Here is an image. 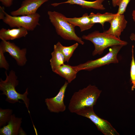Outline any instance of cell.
<instances>
[{
	"mask_svg": "<svg viewBox=\"0 0 135 135\" xmlns=\"http://www.w3.org/2000/svg\"><path fill=\"white\" fill-rule=\"evenodd\" d=\"M117 14L106 12L103 14L97 13L95 14L92 12L89 15V17L92 23L100 24L103 28L105 23L109 22L117 15Z\"/></svg>",
	"mask_w": 135,
	"mask_h": 135,
	"instance_id": "cell-18",
	"label": "cell"
},
{
	"mask_svg": "<svg viewBox=\"0 0 135 135\" xmlns=\"http://www.w3.org/2000/svg\"><path fill=\"white\" fill-rule=\"evenodd\" d=\"M18 135H26V134L21 127L20 130Z\"/></svg>",
	"mask_w": 135,
	"mask_h": 135,
	"instance_id": "cell-28",
	"label": "cell"
},
{
	"mask_svg": "<svg viewBox=\"0 0 135 135\" xmlns=\"http://www.w3.org/2000/svg\"><path fill=\"white\" fill-rule=\"evenodd\" d=\"M4 8V6H0V19L2 20L5 16Z\"/></svg>",
	"mask_w": 135,
	"mask_h": 135,
	"instance_id": "cell-25",
	"label": "cell"
},
{
	"mask_svg": "<svg viewBox=\"0 0 135 135\" xmlns=\"http://www.w3.org/2000/svg\"><path fill=\"white\" fill-rule=\"evenodd\" d=\"M5 16L2 20L5 24L11 28L23 27L28 31H32L38 26L39 23L40 14H35L20 16H12L6 12Z\"/></svg>",
	"mask_w": 135,
	"mask_h": 135,
	"instance_id": "cell-6",
	"label": "cell"
},
{
	"mask_svg": "<svg viewBox=\"0 0 135 135\" xmlns=\"http://www.w3.org/2000/svg\"><path fill=\"white\" fill-rule=\"evenodd\" d=\"M131 0H119L118 6V8L117 12L118 14H123L125 12L128 5Z\"/></svg>",
	"mask_w": 135,
	"mask_h": 135,
	"instance_id": "cell-22",
	"label": "cell"
},
{
	"mask_svg": "<svg viewBox=\"0 0 135 135\" xmlns=\"http://www.w3.org/2000/svg\"><path fill=\"white\" fill-rule=\"evenodd\" d=\"M66 20L74 26H78L82 32L91 28L94 24L92 22L88 14L86 13L80 17L65 18Z\"/></svg>",
	"mask_w": 135,
	"mask_h": 135,
	"instance_id": "cell-15",
	"label": "cell"
},
{
	"mask_svg": "<svg viewBox=\"0 0 135 135\" xmlns=\"http://www.w3.org/2000/svg\"><path fill=\"white\" fill-rule=\"evenodd\" d=\"M52 58L50 60V65L52 71L54 72L59 67L64 64V56L56 44L54 46L51 53Z\"/></svg>",
	"mask_w": 135,
	"mask_h": 135,
	"instance_id": "cell-17",
	"label": "cell"
},
{
	"mask_svg": "<svg viewBox=\"0 0 135 135\" xmlns=\"http://www.w3.org/2000/svg\"><path fill=\"white\" fill-rule=\"evenodd\" d=\"M102 91L96 86L90 84L75 92L69 102L68 106L69 111L71 113H76L85 107L94 106Z\"/></svg>",
	"mask_w": 135,
	"mask_h": 135,
	"instance_id": "cell-1",
	"label": "cell"
},
{
	"mask_svg": "<svg viewBox=\"0 0 135 135\" xmlns=\"http://www.w3.org/2000/svg\"><path fill=\"white\" fill-rule=\"evenodd\" d=\"M49 0H24L20 7L16 10L10 12L12 16L32 14L36 13L38 8Z\"/></svg>",
	"mask_w": 135,
	"mask_h": 135,
	"instance_id": "cell-10",
	"label": "cell"
},
{
	"mask_svg": "<svg viewBox=\"0 0 135 135\" xmlns=\"http://www.w3.org/2000/svg\"><path fill=\"white\" fill-rule=\"evenodd\" d=\"M0 48L4 53H8L16 60L18 66H23L26 64L27 60L26 48L21 49L14 43L4 40L1 42Z\"/></svg>",
	"mask_w": 135,
	"mask_h": 135,
	"instance_id": "cell-8",
	"label": "cell"
},
{
	"mask_svg": "<svg viewBox=\"0 0 135 135\" xmlns=\"http://www.w3.org/2000/svg\"><path fill=\"white\" fill-rule=\"evenodd\" d=\"M6 78L4 80L2 78L0 79V90L2 92L1 94L6 96L5 100L7 102L14 104L22 100L29 112L28 109L30 104V99L28 97V88H27L25 92L23 94L18 93L16 88L19 84V81L15 72L11 70L8 74L6 71L5 72Z\"/></svg>",
	"mask_w": 135,
	"mask_h": 135,
	"instance_id": "cell-2",
	"label": "cell"
},
{
	"mask_svg": "<svg viewBox=\"0 0 135 135\" xmlns=\"http://www.w3.org/2000/svg\"><path fill=\"white\" fill-rule=\"evenodd\" d=\"M28 31L23 27L11 29L2 28L0 30V38L6 41L20 38L26 37L28 34Z\"/></svg>",
	"mask_w": 135,
	"mask_h": 135,
	"instance_id": "cell-13",
	"label": "cell"
},
{
	"mask_svg": "<svg viewBox=\"0 0 135 135\" xmlns=\"http://www.w3.org/2000/svg\"><path fill=\"white\" fill-rule=\"evenodd\" d=\"M4 53L1 48H0V68L7 70L9 69L10 65L6 58Z\"/></svg>",
	"mask_w": 135,
	"mask_h": 135,
	"instance_id": "cell-23",
	"label": "cell"
},
{
	"mask_svg": "<svg viewBox=\"0 0 135 135\" xmlns=\"http://www.w3.org/2000/svg\"><path fill=\"white\" fill-rule=\"evenodd\" d=\"M47 14L50 22L58 35L64 40H74L82 45L84 44L82 38L76 34L75 26L66 20L64 16L54 11H49Z\"/></svg>",
	"mask_w": 135,
	"mask_h": 135,
	"instance_id": "cell-3",
	"label": "cell"
},
{
	"mask_svg": "<svg viewBox=\"0 0 135 135\" xmlns=\"http://www.w3.org/2000/svg\"><path fill=\"white\" fill-rule=\"evenodd\" d=\"M68 83L66 81L55 96L46 98L45 102L48 110L51 112L58 113L64 112L66 106L64 102L65 92Z\"/></svg>",
	"mask_w": 135,
	"mask_h": 135,
	"instance_id": "cell-9",
	"label": "cell"
},
{
	"mask_svg": "<svg viewBox=\"0 0 135 135\" xmlns=\"http://www.w3.org/2000/svg\"><path fill=\"white\" fill-rule=\"evenodd\" d=\"M54 72L64 78L69 83L75 79L78 72L72 66L64 64L59 67Z\"/></svg>",
	"mask_w": 135,
	"mask_h": 135,
	"instance_id": "cell-16",
	"label": "cell"
},
{
	"mask_svg": "<svg viewBox=\"0 0 135 135\" xmlns=\"http://www.w3.org/2000/svg\"><path fill=\"white\" fill-rule=\"evenodd\" d=\"M56 44L63 54L64 57L65 62H68L74 51L78 46V42L70 46H63L60 42H58Z\"/></svg>",
	"mask_w": 135,
	"mask_h": 135,
	"instance_id": "cell-19",
	"label": "cell"
},
{
	"mask_svg": "<svg viewBox=\"0 0 135 135\" xmlns=\"http://www.w3.org/2000/svg\"><path fill=\"white\" fill-rule=\"evenodd\" d=\"M13 111L10 109L0 108V127L6 125L12 114Z\"/></svg>",
	"mask_w": 135,
	"mask_h": 135,
	"instance_id": "cell-20",
	"label": "cell"
},
{
	"mask_svg": "<svg viewBox=\"0 0 135 135\" xmlns=\"http://www.w3.org/2000/svg\"><path fill=\"white\" fill-rule=\"evenodd\" d=\"M132 18L134 21L135 22V10H134L132 12Z\"/></svg>",
	"mask_w": 135,
	"mask_h": 135,
	"instance_id": "cell-29",
	"label": "cell"
},
{
	"mask_svg": "<svg viewBox=\"0 0 135 135\" xmlns=\"http://www.w3.org/2000/svg\"><path fill=\"white\" fill-rule=\"evenodd\" d=\"M13 0H0L2 4L6 7H9L12 4Z\"/></svg>",
	"mask_w": 135,
	"mask_h": 135,
	"instance_id": "cell-24",
	"label": "cell"
},
{
	"mask_svg": "<svg viewBox=\"0 0 135 135\" xmlns=\"http://www.w3.org/2000/svg\"><path fill=\"white\" fill-rule=\"evenodd\" d=\"M82 39L91 42L94 49L92 52L93 56L102 54L107 48L118 45H126L128 43L114 36L105 33L95 31L87 35H83Z\"/></svg>",
	"mask_w": 135,
	"mask_h": 135,
	"instance_id": "cell-4",
	"label": "cell"
},
{
	"mask_svg": "<svg viewBox=\"0 0 135 135\" xmlns=\"http://www.w3.org/2000/svg\"><path fill=\"white\" fill-rule=\"evenodd\" d=\"M104 0H96L94 1H89L84 0H68L66 1L59 3H54L51 5L54 7L60 4L68 3L70 4H76L82 8H93L97 10H103L105 9L102 3Z\"/></svg>",
	"mask_w": 135,
	"mask_h": 135,
	"instance_id": "cell-14",
	"label": "cell"
},
{
	"mask_svg": "<svg viewBox=\"0 0 135 135\" xmlns=\"http://www.w3.org/2000/svg\"><path fill=\"white\" fill-rule=\"evenodd\" d=\"M130 38L131 40L135 41V34L133 33H132L130 35Z\"/></svg>",
	"mask_w": 135,
	"mask_h": 135,
	"instance_id": "cell-27",
	"label": "cell"
},
{
	"mask_svg": "<svg viewBox=\"0 0 135 135\" xmlns=\"http://www.w3.org/2000/svg\"><path fill=\"white\" fill-rule=\"evenodd\" d=\"M132 56L130 70V80L132 86L131 90L135 89V61L134 54V46L132 45Z\"/></svg>",
	"mask_w": 135,
	"mask_h": 135,
	"instance_id": "cell-21",
	"label": "cell"
},
{
	"mask_svg": "<svg viewBox=\"0 0 135 135\" xmlns=\"http://www.w3.org/2000/svg\"><path fill=\"white\" fill-rule=\"evenodd\" d=\"M127 22L124 14H117L116 16L109 22L110 24V28L104 32L120 39L121 33L126 28Z\"/></svg>",
	"mask_w": 135,
	"mask_h": 135,
	"instance_id": "cell-11",
	"label": "cell"
},
{
	"mask_svg": "<svg viewBox=\"0 0 135 135\" xmlns=\"http://www.w3.org/2000/svg\"><path fill=\"white\" fill-rule=\"evenodd\" d=\"M93 106L85 107L76 114L90 119L98 130L105 135H119V134L107 121L99 117L95 113Z\"/></svg>",
	"mask_w": 135,
	"mask_h": 135,
	"instance_id": "cell-7",
	"label": "cell"
},
{
	"mask_svg": "<svg viewBox=\"0 0 135 135\" xmlns=\"http://www.w3.org/2000/svg\"><path fill=\"white\" fill-rule=\"evenodd\" d=\"M22 120V118L16 117L15 114H12L7 124L0 128V135H18L21 127Z\"/></svg>",
	"mask_w": 135,
	"mask_h": 135,
	"instance_id": "cell-12",
	"label": "cell"
},
{
	"mask_svg": "<svg viewBox=\"0 0 135 135\" xmlns=\"http://www.w3.org/2000/svg\"><path fill=\"white\" fill-rule=\"evenodd\" d=\"M124 46L118 45L111 47L109 52L103 56L95 60H89L86 62L74 66H72L77 72L82 70L91 71L94 69L111 63H118L117 55Z\"/></svg>",
	"mask_w": 135,
	"mask_h": 135,
	"instance_id": "cell-5",
	"label": "cell"
},
{
	"mask_svg": "<svg viewBox=\"0 0 135 135\" xmlns=\"http://www.w3.org/2000/svg\"><path fill=\"white\" fill-rule=\"evenodd\" d=\"M119 0H112V6L114 7L118 6Z\"/></svg>",
	"mask_w": 135,
	"mask_h": 135,
	"instance_id": "cell-26",
	"label": "cell"
}]
</instances>
